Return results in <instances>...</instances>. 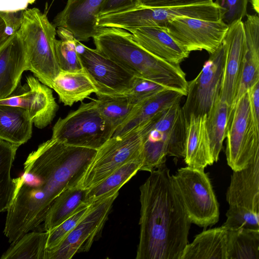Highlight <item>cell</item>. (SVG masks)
I'll list each match as a JSON object with an SVG mask.
<instances>
[{
	"label": "cell",
	"mask_w": 259,
	"mask_h": 259,
	"mask_svg": "<svg viewBox=\"0 0 259 259\" xmlns=\"http://www.w3.org/2000/svg\"><path fill=\"white\" fill-rule=\"evenodd\" d=\"M96 151L51 138L28 155L23 174L14 179V196L7 211L4 233L9 243L44 222L56 197L77 185Z\"/></svg>",
	"instance_id": "6da1fadb"
},
{
	"label": "cell",
	"mask_w": 259,
	"mask_h": 259,
	"mask_svg": "<svg viewBox=\"0 0 259 259\" xmlns=\"http://www.w3.org/2000/svg\"><path fill=\"white\" fill-rule=\"evenodd\" d=\"M140 187L136 259H181L192 224L173 187L166 162Z\"/></svg>",
	"instance_id": "7a4b0ae2"
},
{
	"label": "cell",
	"mask_w": 259,
	"mask_h": 259,
	"mask_svg": "<svg viewBox=\"0 0 259 259\" xmlns=\"http://www.w3.org/2000/svg\"><path fill=\"white\" fill-rule=\"evenodd\" d=\"M96 50L135 77L149 79L186 96L188 81L180 64L165 61L142 48L127 30L99 27L92 37Z\"/></svg>",
	"instance_id": "3957f363"
},
{
	"label": "cell",
	"mask_w": 259,
	"mask_h": 259,
	"mask_svg": "<svg viewBox=\"0 0 259 259\" xmlns=\"http://www.w3.org/2000/svg\"><path fill=\"white\" fill-rule=\"evenodd\" d=\"M186 128L180 103L144 121L143 164L140 170L151 171L166 162L167 156L184 158Z\"/></svg>",
	"instance_id": "277c9868"
},
{
	"label": "cell",
	"mask_w": 259,
	"mask_h": 259,
	"mask_svg": "<svg viewBox=\"0 0 259 259\" xmlns=\"http://www.w3.org/2000/svg\"><path fill=\"white\" fill-rule=\"evenodd\" d=\"M25 47L27 70L51 89L61 71L55 50L57 30L46 13L36 8L23 11L18 30Z\"/></svg>",
	"instance_id": "5b68a950"
},
{
	"label": "cell",
	"mask_w": 259,
	"mask_h": 259,
	"mask_svg": "<svg viewBox=\"0 0 259 259\" xmlns=\"http://www.w3.org/2000/svg\"><path fill=\"white\" fill-rule=\"evenodd\" d=\"M174 189L191 223L206 228L219 220V205L208 175L188 166L171 175Z\"/></svg>",
	"instance_id": "8992f818"
},
{
	"label": "cell",
	"mask_w": 259,
	"mask_h": 259,
	"mask_svg": "<svg viewBox=\"0 0 259 259\" xmlns=\"http://www.w3.org/2000/svg\"><path fill=\"white\" fill-rule=\"evenodd\" d=\"M114 132L93 100L59 118L53 126L52 138L70 146L98 150Z\"/></svg>",
	"instance_id": "52a82bcc"
},
{
	"label": "cell",
	"mask_w": 259,
	"mask_h": 259,
	"mask_svg": "<svg viewBox=\"0 0 259 259\" xmlns=\"http://www.w3.org/2000/svg\"><path fill=\"white\" fill-rule=\"evenodd\" d=\"M144 122L125 134L112 136L100 148L77 186L88 190L124 164L142 160Z\"/></svg>",
	"instance_id": "ba28073f"
},
{
	"label": "cell",
	"mask_w": 259,
	"mask_h": 259,
	"mask_svg": "<svg viewBox=\"0 0 259 259\" xmlns=\"http://www.w3.org/2000/svg\"><path fill=\"white\" fill-rule=\"evenodd\" d=\"M226 138L227 163L233 171L245 168L259 154V124L252 118L247 91L231 107Z\"/></svg>",
	"instance_id": "9c48e42d"
},
{
	"label": "cell",
	"mask_w": 259,
	"mask_h": 259,
	"mask_svg": "<svg viewBox=\"0 0 259 259\" xmlns=\"http://www.w3.org/2000/svg\"><path fill=\"white\" fill-rule=\"evenodd\" d=\"M225 56L222 41L210 54L197 76L188 81L187 98L182 107L187 122L191 116L206 115L220 98Z\"/></svg>",
	"instance_id": "30bf717a"
},
{
	"label": "cell",
	"mask_w": 259,
	"mask_h": 259,
	"mask_svg": "<svg viewBox=\"0 0 259 259\" xmlns=\"http://www.w3.org/2000/svg\"><path fill=\"white\" fill-rule=\"evenodd\" d=\"M116 192L92 203L86 214L57 247L46 249L45 259H70L78 253L87 252L100 236L108 220Z\"/></svg>",
	"instance_id": "8fae6325"
},
{
	"label": "cell",
	"mask_w": 259,
	"mask_h": 259,
	"mask_svg": "<svg viewBox=\"0 0 259 259\" xmlns=\"http://www.w3.org/2000/svg\"><path fill=\"white\" fill-rule=\"evenodd\" d=\"M77 50L83 70L95 87L97 98L127 95L136 77L96 49L77 41Z\"/></svg>",
	"instance_id": "7c38bea8"
},
{
	"label": "cell",
	"mask_w": 259,
	"mask_h": 259,
	"mask_svg": "<svg viewBox=\"0 0 259 259\" xmlns=\"http://www.w3.org/2000/svg\"><path fill=\"white\" fill-rule=\"evenodd\" d=\"M208 21L220 20L219 7L213 2L207 4L149 8L138 6L116 12L114 22L118 28L127 29L145 26H161L178 17Z\"/></svg>",
	"instance_id": "4fadbf2b"
},
{
	"label": "cell",
	"mask_w": 259,
	"mask_h": 259,
	"mask_svg": "<svg viewBox=\"0 0 259 259\" xmlns=\"http://www.w3.org/2000/svg\"><path fill=\"white\" fill-rule=\"evenodd\" d=\"M163 27L190 53L204 50L209 54L222 44L229 28L221 20L208 21L186 16L177 17Z\"/></svg>",
	"instance_id": "5bb4252c"
},
{
	"label": "cell",
	"mask_w": 259,
	"mask_h": 259,
	"mask_svg": "<svg viewBox=\"0 0 259 259\" xmlns=\"http://www.w3.org/2000/svg\"><path fill=\"white\" fill-rule=\"evenodd\" d=\"M0 105L25 109L38 128L50 124L59 109L51 88L32 76L27 77L26 83L18 92L14 91L9 97L0 100Z\"/></svg>",
	"instance_id": "9a60e30c"
},
{
	"label": "cell",
	"mask_w": 259,
	"mask_h": 259,
	"mask_svg": "<svg viewBox=\"0 0 259 259\" xmlns=\"http://www.w3.org/2000/svg\"><path fill=\"white\" fill-rule=\"evenodd\" d=\"M105 0H67L53 20L56 27L71 32L79 41H87L97 32V16Z\"/></svg>",
	"instance_id": "2e32d148"
},
{
	"label": "cell",
	"mask_w": 259,
	"mask_h": 259,
	"mask_svg": "<svg viewBox=\"0 0 259 259\" xmlns=\"http://www.w3.org/2000/svg\"><path fill=\"white\" fill-rule=\"evenodd\" d=\"M245 38L244 23L238 20L229 26L223 40L226 56L220 98L231 108L239 81Z\"/></svg>",
	"instance_id": "e0dca14e"
},
{
	"label": "cell",
	"mask_w": 259,
	"mask_h": 259,
	"mask_svg": "<svg viewBox=\"0 0 259 259\" xmlns=\"http://www.w3.org/2000/svg\"><path fill=\"white\" fill-rule=\"evenodd\" d=\"M126 30L144 49L170 63L180 64L189 55L190 52L178 44L163 27L145 26Z\"/></svg>",
	"instance_id": "ac0fdd59"
},
{
	"label": "cell",
	"mask_w": 259,
	"mask_h": 259,
	"mask_svg": "<svg viewBox=\"0 0 259 259\" xmlns=\"http://www.w3.org/2000/svg\"><path fill=\"white\" fill-rule=\"evenodd\" d=\"M229 206L259 213V154L245 168L233 171L226 193Z\"/></svg>",
	"instance_id": "d6986e66"
},
{
	"label": "cell",
	"mask_w": 259,
	"mask_h": 259,
	"mask_svg": "<svg viewBox=\"0 0 259 259\" xmlns=\"http://www.w3.org/2000/svg\"><path fill=\"white\" fill-rule=\"evenodd\" d=\"M246 15L240 73L233 105L259 81V17L257 14Z\"/></svg>",
	"instance_id": "ffe728a7"
},
{
	"label": "cell",
	"mask_w": 259,
	"mask_h": 259,
	"mask_svg": "<svg viewBox=\"0 0 259 259\" xmlns=\"http://www.w3.org/2000/svg\"><path fill=\"white\" fill-rule=\"evenodd\" d=\"M25 70H27L25 49L17 32L0 49V100L14 92Z\"/></svg>",
	"instance_id": "44dd1931"
},
{
	"label": "cell",
	"mask_w": 259,
	"mask_h": 259,
	"mask_svg": "<svg viewBox=\"0 0 259 259\" xmlns=\"http://www.w3.org/2000/svg\"><path fill=\"white\" fill-rule=\"evenodd\" d=\"M206 115L191 116L187 122L184 156L187 166L203 170L214 162L205 126Z\"/></svg>",
	"instance_id": "7402d4cb"
},
{
	"label": "cell",
	"mask_w": 259,
	"mask_h": 259,
	"mask_svg": "<svg viewBox=\"0 0 259 259\" xmlns=\"http://www.w3.org/2000/svg\"><path fill=\"white\" fill-rule=\"evenodd\" d=\"M228 235L223 226L202 231L187 244L181 259H227Z\"/></svg>",
	"instance_id": "603a6c76"
},
{
	"label": "cell",
	"mask_w": 259,
	"mask_h": 259,
	"mask_svg": "<svg viewBox=\"0 0 259 259\" xmlns=\"http://www.w3.org/2000/svg\"><path fill=\"white\" fill-rule=\"evenodd\" d=\"M184 96L179 92L166 89L136 104L132 113L117 128L112 136L125 134L160 111L180 103Z\"/></svg>",
	"instance_id": "cb8c5ba5"
},
{
	"label": "cell",
	"mask_w": 259,
	"mask_h": 259,
	"mask_svg": "<svg viewBox=\"0 0 259 259\" xmlns=\"http://www.w3.org/2000/svg\"><path fill=\"white\" fill-rule=\"evenodd\" d=\"M65 106H72L82 102L97 90L83 69L77 72L60 71L54 80L52 88Z\"/></svg>",
	"instance_id": "d4e9b609"
},
{
	"label": "cell",
	"mask_w": 259,
	"mask_h": 259,
	"mask_svg": "<svg viewBox=\"0 0 259 259\" xmlns=\"http://www.w3.org/2000/svg\"><path fill=\"white\" fill-rule=\"evenodd\" d=\"M32 124L25 109L0 105V139L20 146L31 137Z\"/></svg>",
	"instance_id": "484cf974"
},
{
	"label": "cell",
	"mask_w": 259,
	"mask_h": 259,
	"mask_svg": "<svg viewBox=\"0 0 259 259\" xmlns=\"http://www.w3.org/2000/svg\"><path fill=\"white\" fill-rule=\"evenodd\" d=\"M86 190L76 186L62 192L54 200L44 221V229L49 231L72 215L85 202Z\"/></svg>",
	"instance_id": "4316f807"
},
{
	"label": "cell",
	"mask_w": 259,
	"mask_h": 259,
	"mask_svg": "<svg viewBox=\"0 0 259 259\" xmlns=\"http://www.w3.org/2000/svg\"><path fill=\"white\" fill-rule=\"evenodd\" d=\"M231 108L220 98L206 115L205 126L213 161L219 159L223 141L226 138Z\"/></svg>",
	"instance_id": "83f0119b"
},
{
	"label": "cell",
	"mask_w": 259,
	"mask_h": 259,
	"mask_svg": "<svg viewBox=\"0 0 259 259\" xmlns=\"http://www.w3.org/2000/svg\"><path fill=\"white\" fill-rule=\"evenodd\" d=\"M142 164V160L124 164L100 183L87 190L85 202L91 204L119 191L122 186L140 170Z\"/></svg>",
	"instance_id": "f1b7e54d"
},
{
	"label": "cell",
	"mask_w": 259,
	"mask_h": 259,
	"mask_svg": "<svg viewBox=\"0 0 259 259\" xmlns=\"http://www.w3.org/2000/svg\"><path fill=\"white\" fill-rule=\"evenodd\" d=\"M227 259H259V230H228Z\"/></svg>",
	"instance_id": "f546056e"
},
{
	"label": "cell",
	"mask_w": 259,
	"mask_h": 259,
	"mask_svg": "<svg viewBox=\"0 0 259 259\" xmlns=\"http://www.w3.org/2000/svg\"><path fill=\"white\" fill-rule=\"evenodd\" d=\"M19 147L0 139V212L7 211L14 196L16 186L11 170Z\"/></svg>",
	"instance_id": "4dcf8cb0"
},
{
	"label": "cell",
	"mask_w": 259,
	"mask_h": 259,
	"mask_svg": "<svg viewBox=\"0 0 259 259\" xmlns=\"http://www.w3.org/2000/svg\"><path fill=\"white\" fill-rule=\"evenodd\" d=\"M48 231L27 232L4 253L1 259H45Z\"/></svg>",
	"instance_id": "1f68e13d"
},
{
	"label": "cell",
	"mask_w": 259,
	"mask_h": 259,
	"mask_svg": "<svg viewBox=\"0 0 259 259\" xmlns=\"http://www.w3.org/2000/svg\"><path fill=\"white\" fill-rule=\"evenodd\" d=\"M56 30L60 39L55 40V50L60 70L68 72L82 70L77 50L78 40L66 29L57 27Z\"/></svg>",
	"instance_id": "d6a6232c"
},
{
	"label": "cell",
	"mask_w": 259,
	"mask_h": 259,
	"mask_svg": "<svg viewBox=\"0 0 259 259\" xmlns=\"http://www.w3.org/2000/svg\"><path fill=\"white\" fill-rule=\"evenodd\" d=\"M99 110L114 131L128 117L136 104L126 95L98 98Z\"/></svg>",
	"instance_id": "836d02e7"
},
{
	"label": "cell",
	"mask_w": 259,
	"mask_h": 259,
	"mask_svg": "<svg viewBox=\"0 0 259 259\" xmlns=\"http://www.w3.org/2000/svg\"><path fill=\"white\" fill-rule=\"evenodd\" d=\"M223 224L228 230L248 229L259 230V213L237 206H229Z\"/></svg>",
	"instance_id": "e575fe53"
},
{
	"label": "cell",
	"mask_w": 259,
	"mask_h": 259,
	"mask_svg": "<svg viewBox=\"0 0 259 259\" xmlns=\"http://www.w3.org/2000/svg\"><path fill=\"white\" fill-rule=\"evenodd\" d=\"M92 203H83L69 218L48 231L46 249L58 246L86 214Z\"/></svg>",
	"instance_id": "d590c367"
},
{
	"label": "cell",
	"mask_w": 259,
	"mask_h": 259,
	"mask_svg": "<svg viewBox=\"0 0 259 259\" xmlns=\"http://www.w3.org/2000/svg\"><path fill=\"white\" fill-rule=\"evenodd\" d=\"M219 7L220 20L230 26L233 23L242 20L247 15L248 0H213Z\"/></svg>",
	"instance_id": "8d00e7d4"
},
{
	"label": "cell",
	"mask_w": 259,
	"mask_h": 259,
	"mask_svg": "<svg viewBox=\"0 0 259 259\" xmlns=\"http://www.w3.org/2000/svg\"><path fill=\"white\" fill-rule=\"evenodd\" d=\"M24 11H0V49L19 30Z\"/></svg>",
	"instance_id": "74e56055"
},
{
	"label": "cell",
	"mask_w": 259,
	"mask_h": 259,
	"mask_svg": "<svg viewBox=\"0 0 259 259\" xmlns=\"http://www.w3.org/2000/svg\"><path fill=\"white\" fill-rule=\"evenodd\" d=\"M166 89L149 79L136 77L132 89L126 96L136 104Z\"/></svg>",
	"instance_id": "f35d334b"
},
{
	"label": "cell",
	"mask_w": 259,
	"mask_h": 259,
	"mask_svg": "<svg viewBox=\"0 0 259 259\" xmlns=\"http://www.w3.org/2000/svg\"><path fill=\"white\" fill-rule=\"evenodd\" d=\"M138 6L159 8L207 4L212 3L213 0H138Z\"/></svg>",
	"instance_id": "ab89813d"
},
{
	"label": "cell",
	"mask_w": 259,
	"mask_h": 259,
	"mask_svg": "<svg viewBox=\"0 0 259 259\" xmlns=\"http://www.w3.org/2000/svg\"><path fill=\"white\" fill-rule=\"evenodd\" d=\"M138 6V0H105L100 7L97 16L128 9Z\"/></svg>",
	"instance_id": "60d3db41"
},
{
	"label": "cell",
	"mask_w": 259,
	"mask_h": 259,
	"mask_svg": "<svg viewBox=\"0 0 259 259\" xmlns=\"http://www.w3.org/2000/svg\"><path fill=\"white\" fill-rule=\"evenodd\" d=\"M247 92L252 118L259 124V81L250 87Z\"/></svg>",
	"instance_id": "b9f144b4"
},
{
	"label": "cell",
	"mask_w": 259,
	"mask_h": 259,
	"mask_svg": "<svg viewBox=\"0 0 259 259\" xmlns=\"http://www.w3.org/2000/svg\"><path fill=\"white\" fill-rule=\"evenodd\" d=\"M35 0H0V11L17 12L24 11Z\"/></svg>",
	"instance_id": "7bdbcfd3"
},
{
	"label": "cell",
	"mask_w": 259,
	"mask_h": 259,
	"mask_svg": "<svg viewBox=\"0 0 259 259\" xmlns=\"http://www.w3.org/2000/svg\"><path fill=\"white\" fill-rule=\"evenodd\" d=\"M250 2L253 9L258 15L259 12V0H250Z\"/></svg>",
	"instance_id": "ee69618b"
}]
</instances>
